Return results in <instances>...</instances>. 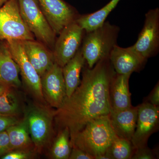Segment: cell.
Listing matches in <instances>:
<instances>
[{
    "mask_svg": "<svg viewBox=\"0 0 159 159\" xmlns=\"http://www.w3.org/2000/svg\"><path fill=\"white\" fill-rule=\"evenodd\" d=\"M116 72L109 57L92 68L85 66L78 87L62 105L54 111V121L60 129H68L70 139L94 119L109 115L110 87Z\"/></svg>",
    "mask_w": 159,
    "mask_h": 159,
    "instance_id": "obj_1",
    "label": "cell"
},
{
    "mask_svg": "<svg viewBox=\"0 0 159 159\" xmlns=\"http://www.w3.org/2000/svg\"><path fill=\"white\" fill-rule=\"evenodd\" d=\"M109 116L94 119L70 139L72 148H79L93 157L105 155L116 136Z\"/></svg>",
    "mask_w": 159,
    "mask_h": 159,
    "instance_id": "obj_2",
    "label": "cell"
},
{
    "mask_svg": "<svg viewBox=\"0 0 159 159\" xmlns=\"http://www.w3.org/2000/svg\"><path fill=\"white\" fill-rule=\"evenodd\" d=\"M119 31V26L105 21L97 29L85 32L81 49L89 68H92L100 60L109 57L117 44Z\"/></svg>",
    "mask_w": 159,
    "mask_h": 159,
    "instance_id": "obj_3",
    "label": "cell"
},
{
    "mask_svg": "<svg viewBox=\"0 0 159 159\" xmlns=\"http://www.w3.org/2000/svg\"><path fill=\"white\" fill-rule=\"evenodd\" d=\"M25 118L35 150L40 152L50 143L53 134L54 111L33 104L26 110Z\"/></svg>",
    "mask_w": 159,
    "mask_h": 159,
    "instance_id": "obj_4",
    "label": "cell"
},
{
    "mask_svg": "<svg viewBox=\"0 0 159 159\" xmlns=\"http://www.w3.org/2000/svg\"><path fill=\"white\" fill-rule=\"evenodd\" d=\"M20 13L29 30L39 42L53 48L55 42V34L37 0H18Z\"/></svg>",
    "mask_w": 159,
    "mask_h": 159,
    "instance_id": "obj_5",
    "label": "cell"
},
{
    "mask_svg": "<svg viewBox=\"0 0 159 159\" xmlns=\"http://www.w3.org/2000/svg\"><path fill=\"white\" fill-rule=\"evenodd\" d=\"M0 40H34L21 17L18 0H8L0 7Z\"/></svg>",
    "mask_w": 159,
    "mask_h": 159,
    "instance_id": "obj_6",
    "label": "cell"
},
{
    "mask_svg": "<svg viewBox=\"0 0 159 159\" xmlns=\"http://www.w3.org/2000/svg\"><path fill=\"white\" fill-rule=\"evenodd\" d=\"M85 32L76 21L65 27L54 43V62L62 68L70 60L80 49Z\"/></svg>",
    "mask_w": 159,
    "mask_h": 159,
    "instance_id": "obj_7",
    "label": "cell"
},
{
    "mask_svg": "<svg viewBox=\"0 0 159 159\" xmlns=\"http://www.w3.org/2000/svg\"><path fill=\"white\" fill-rule=\"evenodd\" d=\"M6 42L12 58L18 66L26 87L35 99L43 102L40 76L26 56L21 41L10 40Z\"/></svg>",
    "mask_w": 159,
    "mask_h": 159,
    "instance_id": "obj_8",
    "label": "cell"
},
{
    "mask_svg": "<svg viewBox=\"0 0 159 159\" xmlns=\"http://www.w3.org/2000/svg\"><path fill=\"white\" fill-rule=\"evenodd\" d=\"M138 40L133 48L145 59L156 56L159 51V9L149 10Z\"/></svg>",
    "mask_w": 159,
    "mask_h": 159,
    "instance_id": "obj_9",
    "label": "cell"
},
{
    "mask_svg": "<svg viewBox=\"0 0 159 159\" xmlns=\"http://www.w3.org/2000/svg\"><path fill=\"white\" fill-rule=\"evenodd\" d=\"M40 8L56 34L66 26L76 21L80 16L63 0H37Z\"/></svg>",
    "mask_w": 159,
    "mask_h": 159,
    "instance_id": "obj_10",
    "label": "cell"
},
{
    "mask_svg": "<svg viewBox=\"0 0 159 159\" xmlns=\"http://www.w3.org/2000/svg\"><path fill=\"white\" fill-rule=\"evenodd\" d=\"M137 125L131 142L135 149L147 146V141L158 126L159 107L145 102L138 106Z\"/></svg>",
    "mask_w": 159,
    "mask_h": 159,
    "instance_id": "obj_11",
    "label": "cell"
},
{
    "mask_svg": "<svg viewBox=\"0 0 159 159\" xmlns=\"http://www.w3.org/2000/svg\"><path fill=\"white\" fill-rule=\"evenodd\" d=\"M41 82L44 100L52 107L59 108L66 97L62 68L54 62L41 77Z\"/></svg>",
    "mask_w": 159,
    "mask_h": 159,
    "instance_id": "obj_12",
    "label": "cell"
},
{
    "mask_svg": "<svg viewBox=\"0 0 159 159\" xmlns=\"http://www.w3.org/2000/svg\"><path fill=\"white\" fill-rule=\"evenodd\" d=\"M109 58L115 72L119 74H131L140 71L147 60L132 46L122 48L117 44L111 51Z\"/></svg>",
    "mask_w": 159,
    "mask_h": 159,
    "instance_id": "obj_13",
    "label": "cell"
},
{
    "mask_svg": "<svg viewBox=\"0 0 159 159\" xmlns=\"http://www.w3.org/2000/svg\"><path fill=\"white\" fill-rule=\"evenodd\" d=\"M138 114V107L132 106L121 110H111L109 116L117 136L131 141L136 127Z\"/></svg>",
    "mask_w": 159,
    "mask_h": 159,
    "instance_id": "obj_14",
    "label": "cell"
},
{
    "mask_svg": "<svg viewBox=\"0 0 159 159\" xmlns=\"http://www.w3.org/2000/svg\"><path fill=\"white\" fill-rule=\"evenodd\" d=\"M28 59L41 77L54 63L53 52L41 43L33 40L21 41Z\"/></svg>",
    "mask_w": 159,
    "mask_h": 159,
    "instance_id": "obj_15",
    "label": "cell"
},
{
    "mask_svg": "<svg viewBox=\"0 0 159 159\" xmlns=\"http://www.w3.org/2000/svg\"><path fill=\"white\" fill-rule=\"evenodd\" d=\"M131 74L116 73L110 87L111 110L119 111L131 107L129 82Z\"/></svg>",
    "mask_w": 159,
    "mask_h": 159,
    "instance_id": "obj_16",
    "label": "cell"
},
{
    "mask_svg": "<svg viewBox=\"0 0 159 159\" xmlns=\"http://www.w3.org/2000/svg\"><path fill=\"white\" fill-rule=\"evenodd\" d=\"M20 73L7 43L0 45V82L13 88L19 87L21 84Z\"/></svg>",
    "mask_w": 159,
    "mask_h": 159,
    "instance_id": "obj_17",
    "label": "cell"
},
{
    "mask_svg": "<svg viewBox=\"0 0 159 159\" xmlns=\"http://www.w3.org/2000/svg\"><path fill=\"white\" fill-rule=\"evenodd\" d=\"M85 60L81 48L74 57L62 67V73L65 83L66 97H70L80 84V74L85 64Z\"/></svg>",
    "mask_w": 159,
    "mask_h": 159,
    "instance_id": "obj_18",
    "label": "cell"
},
{
    "mask_svg": "<svg viewBox=\"0 0 159 159\" xmlns=\"http://www.w3.org/2000/svg\"><path fill=\"white\" fill-rule=\"evenodd\" d=\"M6 131L9 136L11 150H30V148L33 144L25 118L10 126Z\"/></svg>",
    "mask_w": 159,
    "mask_h": 159,
    "instance_id": "obj_19",
    "label": "cell"
},
{
    "mask_svg": "<svg viewBox=\"0 0 159 159\" xmlns=\"http://www.w3.org/2000/svg\"><path fill=\"white\" fill-rule=\"evenodd\" d=\"M121 0H111L109 2L98 11L93 13L80 16L76 23L86 32L93 31L101 25L111 11L116 7Z\"/></svg>",
    "mask_w": 159,
    "mask_h": 159,
    "instance_id": "obj_20",
    "label": "cell"
},
{
    "mask_svg": "<svg viewBox=\"0 0 159 159\" xmlns=\"http://www.w3.org/2000/svg\"><path fill=\"white\" fill-rule=\"evenodd\" d=\"M72 148L68 129H60L51 148L52 157L55 159H69Z\"/></svg>",
    "mask_w": 159,
    "mask_h": 159,
    "instance_id": "obj_21",
    "label": "cell"
},
{
    "mask_svg": "<svg viewBox=\"0 0 159 159\" xmlns=\"http://www.w3.org/2000/svg\"><path fill=\"white\" fill-rule=\"evenodd\" d=\"M134 150L130 141L116 136L106 154L110 159H129Z\"/></svg>",
    "mask_w": 159,
    "mask_h": 159,
    "instance_id": "obj_22",
    "label": "cell"
},
{
    "mask_svg": "<svg viewBox=\"0 0 159 159\" xmlns=\"http://www.w3.org/2000/svg\"><path fill=\"white\" fill-rule=\"evenodd\" d=\"M12 88L0 96V115L16 117L20 111L19 100Z\"/></svg>",
    "mask_w": 159,
    "mask_h": 159,
    "instance_id": "obj_23",
    "label": "cell"
},
{
    "mask_svg": "<svg viewBox=\"0 0 159 159\" xmlns=\"http://www.w3.org/2000/svg\"><path fill=\"white\" fill-rule=\"evenodd\" d=\"M156 154L153 151L147 146L135 149L131 159H154L156 158Z\"/></svg>",
    "mask_w": 159,
    "mask_h": 159,
    "instance_id": "obj_24",
    "label": "cell"
},
{
    "mask_svg": "<svg viewBox=\"0 0 159 159\" xmlns=\"http://www.w3.org/2000/svg\"><path fill=\"white\" fill-rule=\"evenodd\" d=\"M33 153L30 150H16L10 152L2 157V159H28L31 158Z\"/></svg>",
    "mask_w": 159,
    "mask_h": 159,
    "instance_id": "obj_25",
    "label": "cell"
},
{
    "mask_svg": "<svg viewBox=\"0 0 159 159\" xmlns=\"http://www.w3.org/2000/svg\"><path fill=\"white\" fill-rule=\"evenodd\" d=\"M9 136L6 130L0 132V157L11 151Z\"/></svg>",
    "mask_w": 159,
    "mask_h": 159,
    "instance_id": "obj_26",
    "label": "cell"
},
{
    "mask_svg": "<svg viewBox=\"0 0 159 159\" xmlns=\"http://www.w3.org/2000/svg\"><path fill=\"white\" fill-rule=\"evenodd\" d=\"M16 117L5 116L0 115V132L6 130L10 126L20 122Z\"/></svg>",
    "mask_w": 159,
    "mask_h": 159,
    "instance_id": "obj_27",
    "label": "cell"
},
{
    "mask_svg": "<svg viewBox=\"0 0 159 159\" xmlns=\"http://www.w3.org/2000/svg\"><path fill=\"white\" fill-rule=\"evenodd\" d=\"M70 159H94L93 157L79 148H72Z\"/></svg>",
    "mask_w": 159,
    "mask_h": 159,
    "instance_id": "obj_28",
    "label": "cell"
},
{
    "mask_svg": "<svg viewBox=\"0 0 159 159\" xmlns=\"http://www.w3.org/2000/svg\"><path fill=\"white\" fill-rule=\"evenodd\" d=\"M149 102L155 106L159 105V84H157L149 97Z\"/></svg>",
    "mask_w": 159,
    "mask_h": 159,
    "instance_id": "obj_29",
    "label": "cell"
},
{
    "mask_svg": "<svg viewBox=\"0 0 159 159\" xmlns=\"http://www.w3.org/2000/svg\"><path fill=\"white\" fill-rule=\"evenodd\" d=\"M12 87L10 86L7 85L6 84L3 83L2 82H0V96L5 93L7 90L11 88Z\"/></svg>",
    "mask_w": 159,
    "mask_h": 159,
    "instance_id": "obj_30",
    "label": "cell"
},
{
    "mask_svg": "<svg viewBox=\"0 0 159 159\" xmlns=\"http://www.w3.org/2000/svg\"><path fill=\"white\" fill-rule=\"evenodd\" d=\"M8 1V0H0V7H2Z\"/></svg>",
    "mask_w": 159,
    "mask_h": 159,
    "instance_id": "obj_31",
    "label": "cell"
}]
</instances>
